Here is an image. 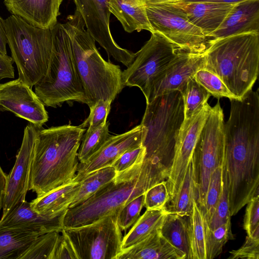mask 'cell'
Here are the masks:
<instances>
[{
  "mask_svg": "<svg viewBox=\"0 0 259 259\" xmlns=\"http://www.w3.org/2000/svg\"><path fill=\"white\" fill-rule=\"evenodd\" d=\"M230 101L222 167L232 217L259 196V94L250 91Z\"/></svg>",
  "mask_w": 259,
  "mask_h": 259,
  "instance_id": "1",
  "label": "cell"
},
{
  "mask_svg": "<svg viewBox=\"0 0 259 259\" xmlns=\"http://www.w3.org/2000/svg\"><path fill=\"white\" fill-rule=\"evenodd\" d=\"M169 169L148 158L122 171L85 201L68 208L63 228L93 223L101 218L119 211L126 204L144 194L154 185L167 179Z\"/></svg>",
  "mask_w": 259,
  "mask_h": 259,
  "instance_id": "2",
  "label": "cell"
},
{
  "mask_svg": "<svg viewBox=\"0 0 259 259\" xmlns=\"http://www.w3.org/2000/svg\"><path fill=\"white\" fill-rule=\"evenodd\" d=\"M85 128L70 124L39 130L32 158L29 190L36 197L72 182Z\"/></svg>",
  "mask_w": 259,
  "mask_h": 259,
  "instance_id": "3",
  "label": "cell"
},
{
  "mask_svg": "<svg viewBox=\"0 0 259 259\" xmlns=\"http://www.w3.org/2000/svg\"><path fill=\"white\" fill-rule=\"evenodd\" d=\"M63 24L70 38L86 104L90 108L100 99L112 103L124 87L120 67L102 57L77 10Z\"/></svg>",
  "mask_w": 259,
  "mask_h": 259,
  "instance_id": "4",
  "label": "cell"
},
{
  "mask_svg": "<svg viewBox=\"0 0 259 259\" xmlns=\"http://www.w3.org/2000/svg\"><path fill=\"white\" fill-rule=\"evenodd\" d=\"M203 68L216 74L238 100L252 90L258 75L259 33L209 40Z\"/></svg>",
  "mask_w": 259,
  "mask_h": 259,
  "instance_id": "5",
  "label": "cell"
},
{
  "mask_svg": "<svg viewBox=\"0 0 259 259\" xmlns=\"http://www.w3.org/2000/svg\"><path fill=\"white\" fill-rule=\"evenodd\" d=\"M184 119V103L179 91L158 96L147 104L141 123L144 130L142 146L146 149V158L169 169Z\"/></svg>",
  "mask_w": 259,
  "mask_h": 259,
  "instance_id": "6",
  "label": "cell"
},
{
  "mask_svg": "<svg viewBox=\"0 0 259 259\" xmlns=\"http://www.w3.org/2000/svg\"><path fill=\"white\" fill-rule=\"evenodd\" d=\"M53 47L47 71L34 87L45 106L56 108L64 102L86 104L83 89L76 68L69 35L63 24L52 28Z\"/></svg>",
  "mask_w": 259,
  "mask_h": 259,
  "instance_id": "7",
  "label": "cell"
},
{
  "mask_svg": "<svg viewBox=\"0 0 259 259\" xmlns=\"http://www.w3.org/2000/svg\"><path fill=\"white\" fill-rule=\"evenodd\" d=\"M5 23L18 78L32 88L47 71L53 47L52 28L34 26L14 15L5 19Z\"/></svg>",
  "mask_w": 259,
  "mask_h": 259,
  "instance_id": "8",
  "label": "cell"
},
{
  "mask_svg": "<svg viewBox=\"0 0 259 259\" xmlns=\"http://www.w3.org/2000/svg\"><path fill=\"white\" fill-rule=\"evenodd\" d=\"M119 211L83 226L63 228L76 259H117L122 250V236L118 223Z\"/></svg>",
  "mask_w": 259,
  "mask_h": 259,
  "instance_id": "9",
  "label": "cell"
},
{
  "mask_svg": "<svg viewBox=\"0 0 259 259\" xmlns=\"http://www.w3.org/2000/svg\"><path fill=\"white\" fill-rule=\"evenodd\" d=\"M146 8L153 33L164 38L178 51L205 52L209 39L179 9L166 3L146 5Z\"/></svg>",
  "mask_w": 259,
  "mask_h": 259,
  "instance_id": "10",
  "label": "cell"
},
{
  "mask_svg": "<svg viewBox=\"0 0 259 259\" xmlns=\"http://www.w3.org/2000/svg\"><path fill=\"white\" fill-rule=\"evenodd\" d=\"M178 50L166 39L155 33L136 53L122 73L124 87H138L146 102L161 75L177 55Z\"/></svg>",
  "mask_w": 259,
  "mask_h": 259,
  "instance_id": "11",
  "label": "cell"
},
{
  "mask_svg": "<svg viewBox=\"0 0 259 259\" xmlns=\"http://www.w3.org/2000/svg\"><path fill=\"white\" fill-rule=\"evenodd\" d=\"M224 118L219 101L211 107L198 138L194 153L197 161L196 202L201 209L211 174L221 166L225 151Z\"/></svg>",
  "mask_w": 259,
  "mask_h": 259,
  "instance_id": "12",
  "label": "cell"
},
{
  "mask_svg": "<svg viewBox=\"0 0 259 259\" xmlns=\"http://www.w3.org/2000/svg\"><path fill=\"white\" fill-rule=\"evenodd\" d=\"M211 108L206 103L200 111L190 118L184 119L181 124L177 137L168 175L165 181L170 197L169 201L174 198L181 186Z\"/></svg>",
  "mask_w": 259,
  "mask_h": 259,
  "instance_id": "13",
  "label": "cell"
},
{
  "mask_svg": "<svg viewBox=\"0 0 259 259\" xmlns=\"http://www.w3.org/2000/svg\"><path fill=\"white\" fill-rule=\"evenodd\" d=\"M82 17L85 26L98 42L118 62L128 67L135 53L119 47L113 39L110 29L109 0H73Z\"/></svg>",
  "mask_w": 259,
  "mask_h": 259,
  "instance_id": "14",
  "label": "cell"
},
{
  "mask_svg": "<svg viewBox=\"0 0 259 259\" xmlns=\"http://www.w3.org/2000/svg\"><path fill=\"white\" fill-rule=\"evenodd\" d=\"M41 127L29 123L24 129L14 165L7 175L1 218L15 205L26 200V194L29 191L30 172L34 145Z\"/></svg>",
  "mask_w": 259,
  "mask_h": 259,
  "instance_id": "15",
  "label": "cell"
},
{
  "mask_svg": "<svg viewBox=\"0 0 259 259\" xmlns=\"http://www.w3.org/2000/svg\"><path fill=\"white\" fill-rule=\"evenodd\" d=\"M19 78L0 83V111H8L39 127L48 121L45 105Z\"/></svg>",
  "mask_w": 259,
  "mask_h": 259,
  "instance_id": "16",
  "label": "cell"
},
{
  "mask_svg": "<svg viewBox=\"0 0 259 259\" xmlns=\"http://www.w3.org/2000/svg\"><path fill=\"white\" fill-rule=\"evenodd\" d=\"M144 132L140 124L124 133L110 136L102 147L85 162L79 163L73 181L79 183L91 173L111 166L126 151L142 146Z\"/></svg>",
  "mask_w": 259,
  "mask_h": 259,
  "instance_id": "17",
  "label": "cell"
},
{
  "mask_svg": "<svg viewBox=\"0 0 259 259\" xmlns=\"http://www.w3.org/2000/svg\"><path fill=\"white\" fill-rule=\"evenodd\" d=\"M68 208L46 215L34 211L26 200L15 205L0 220V230L15 229L45 234L63 229V220Z\"/></svg>",
  "mask_w": 259,
  "mask_h": 259,
  "instance_id": "18",
  "label": "cell"
},
{
  "mask_svg": "<svg viewBox=\"0 0 259 259\" xmlns=\"http://www.w3.org/2000/svg\"><path fill=\"white\" fill-rule=\"evenodd\" d=\"M204 64V54L178 51L176 57L154 85L146 103L158 96L176 91L181 92L196 72L203 68Z\"/></svg>",
  "mask_w": 259,
  "mask_h": 259,
  "instance_id": "19",
  "label": "cell"
},
{
  "mask_svg": "<svg viewBox=\"0 0 259 259\" xmlns=\"http://www.w3.org/2000/svg\"><path fill=\"white\" fill-rule=\"evenodd\" d=\"M182 11L194 25L200 28L209 40L210 35L221 25L235 5L209 2H165Z\"/></svg>",
  "mask_w": 259,
  "mask_h": 259,
  "instance_id": "20",
  "label": "cell"
},
{
  "mask_svg": "<svg viewBox=\"0 0 259 259\" xmlns=\"http://www.w3.org/2000/svg\"><path fill=\"white\" fill-rule=\"evenodd\" d=\"M63 0H5L12 15L42 29L52 28L57 23L60 6Z\"/></svg>",
  "mask_w": 259,
  "mask_h": 259,
  "instance_id": "21",
  "label": "cell"
},
{
  "mask_svg": "<svg viewBox=\"0 0 259 259\" xmlns=\"http://www.w3.org/2000/svg\"><path fill=\"white\" fill-rule=\"evenodd\" d=\"M246 33H259V0H246L235 4L209 38L215 40Z\"/></svg>",
  "mask_w": 259,
  "mask_h": 259,
  "instance_id": "22",
  "label": "cell"
},
{
  "mask_svg": "<svg viewBox=\"0 0 259 259\" xmlns=\"http://www.w3.org/2000/svg\"><path fill=\"white\" fill-rule=\"evenodd\" d=\"M159 229L140 242L122 249L117 259H184Z\"/></svg>",
  "mask_w": 259,
  "mask_h": 259,
  "instance_id": "23",
  "label": "cell"
},
{
  "mask_svg": "<svg viewBox=\"0 0 259 259\" xmlns=\"http://www.w3.org/2000/svg\"><path fill=\"white\" fill-rule=\"evenodd\" d=\"M109 11L128 33L146 30L153 33L142 0H109Z\"/></svg>",
  "mask_w": 259,
  "mask_h": 259,
  "instance_id": "24",
  "label": "cell"
},
{
  "mask_svg": "<svg viewBox=\"0 0 259 259\" xmlns=\"http://www.w3.org/2000/svg\"><path fill=\"white\" fill-rule=\"evenodd\" d=\"M197 161L195 154L187 166L181 186L174 198L170 201L168 212L181 217H188L192 210L193 203L197 198Z\"/></svg>",
  "mask_w": 259,
  "mask_h": 259,
  "instance_id": "25",
  "label": "cell"
},
{
  "mask_svg": "<svg viewBox=\"0 0 259 259\" xmlns=\"http://www.w3.org/2000/svg\"><path fill=\"white\" fill-rule=\"evenodd\" d=\"M80 183L71 182L32 200L30 205L36 212L46 215L53 214L68 208L77 193Z\"/></svg>",
  "mask_w": 259,
  "mask_h": 259,
  "instance_id": "26",
  "label": "cell"
},
{
  "mask_svg": "<svg viewBox=\"0 0 259 259\" xmlns=\"http://www.w3.org/2000/svg\"><path fill=\"white\" fill-rule=\"evenodd\" d=\"M159 230L162 236L183 255L184 259H190L188 223L185 217L168 212Z\"/></svg>",
  "mask_w": 259,
  "mask_h": 259,
  "instance_id": "27",
  "label": "cell"
},
{
  "mask_svg": "<svg viewBox=\"0 0 259 259\" xmlns=\"http://www.w3.org/2000/svg\"><path fill=\"white\" fill-rule=\"evenodd\" d=\"M168 213L166 206L159 209H146L122 238V249L128 248L144 239L158 230Z\"/></svg>",
  "mask_w": 259,
  "mask_h": 259,
  "instance_id": "28",
  "label": "cell"
},
{
  "mask_svg": "<svg viewBox=\"0 0 259 259\" xmlns=\"http://www.w3.org/2000/svg\"><path fill=\"white\" fill-rule=\"evenodd\" d=\"M39 233L15 229L0 230V259H19Z\"/></svg>",
  "mask_w": 259,
  "mask_h": 259,
  "instance_id": "29",
  "label": "cell"
},
{
  "mask_svg": "<svg viewBox=\"0 0 259 259\" xmlns=\"http://www.w3.org/2000/svg\"><path fill=\"white\" fill-rule=\"evenodd\" d=\"M190 259H206L205 243V220L195 200L188 217Z\"/></svg>",
  "mask_w": 259,
  "mask_h": 259,
  "instance_id": "30",
  "label": "cell"
},
{
  "mask_svg": "<svg viewBox=\"0 0 259 259\" xmlns=\"http://www.w3.org/2000/svg\"><path fill=\"white\" fill-rule=\"evenodd\" d=\"M116 175L117 172L110 166L96 170L87 176L79 182V190L68 208L76 206L85 201L113 180Z\"/></svg>",
  "mask_w": 259,
  "mask_h": 259,
  "instance_id": "31",
  "label": "cell"
},
{
  "mask_svg": "<svg viewBox=\"0 0 259 259\" xmlns=\"http://www.w3.org/2000/svg\"><path fill=\"white\" fill-rule=\"evenodd\" d=\"M60 232L53 231L38 236L22 252L19 259H55Z\"/></svg>",
  "mask_w": 259,
  "mask_h": 259,
  "instance_id": "32",
  "label": "cell"
},
{
  "mask_svg": "<svg viewBox=\"0 0 259 259\" xmlns=\"http://www.w3.org/2000/svg\"><path fill=\"white\" fill-rule=\"evenodd\" d=\"M109 123L105 124L95 128H88L82 137L78 150L77 157L79 163L85 162L92 155L96 153L104 144L110 137L109 133Z\"/></svg>",
  "mask_w": 259,
  "mask_h": 259,
  "instance_id": "33",
  "label": "cell"
},
{
  "mask_svg": "<svg viewBox=\"0 0 259 259\" xmlns=\"http://www.w3.org/2000/svg\"><path fill=\"white\" fill-rule=\"evenodd\" d=\"M180 92L184 103V119H188L200 111L211 96L194 78Z\"/></svg>",
  "mask_w": 259,
  "mask_h": 259,
  "instance_id": "34",
  "label": "cell"
},
{
  "mask_svg": "<svg viewBox=\"0 0 259 259\" xmlns=\"http://www.w3.org/2000/svg\"><path fill=\"white\" fill-rule=\"evenodd\" d=\"M234 239L231 219L214 230L209 228L205 221V243L206 259H213L217 257L222 252L226 243Z\"/></svg>",
  "mask_w": 259,
  "mask_h": 259,
  "instance_id": "35",
  "label": "cell"
},
{
  "mask_svg": "<svg viewBox=\"0 0 259 259\" xmlns=\"http://www.w3.org/2000/svg\"><path fill=\"white\" fill-rule=\"evenodd\" d=\"M223 187L222 167H216L211 174L204 204L201 210L207 222L212 216L220 200Z\"/></svg>",
  "mask_w": 259,
  "mask_h": 259,
  "instance_id": "36",
  "label": "cell"
},
{
  "mask_svg": "<svg viewBox=\"0 0 259 259\" xmlns=\"http://www.w3.org/2000/svg\"><path fill=\"white\" fill-rule=\"evenodd\" d=\"M194 79L202 85L211 96L220 99L227 98L229 100L238 99L229 91L223 81L216 74L204 68L197 71Z\"/></svg>",
  "mask_w": 259,
  "mask_h": 259,
  "instance_id": "37",
  "label": "cell"
},
{
  "mask_svg": "<svg viewBox=\"0 0 259 259\" xmlns=\"http://www.w3.org/2000/svg\"><path fill=\"white\" fill-rule=\"evenodd\" d=\"M144 194L141 195L126 204L119 211L117 223L121 231H126L140 217L141 211L144 207Z\"/></svg>",
  "mask_w": 259,
  "mask_h": 259,
  "instance_id": "38",
  "label": "cell"
},
{
  "mask_svg": "<svg viewBox=\"0 0 259 259\" xmlns=\"http://www.w3.org/2000/svg\"><path fill=\"white\" fill-rule=\"evenodd\" d=\"M165 181L154 185L144 194V207L146 209H161L169 202L170 197Z\"/></svg>",
  "mask_w": 259,
  "mask_h": 259,
  "instance_id": "39",
  "label": "cell"
},
{
  "mask_svg": "<svg viewBox=\"0 0 259 259\" xmlns=\"http://www.w3.org/2000/svg\"><path fill=\"white\" fill-rule=\"evenodd\" d=\"M228 259H259V227L251 236H246L243 244L229 251Z\"/></svg>",
  "mask_w": 259,
  "mask_h": 259,
  "instance_id": "40",
  "label": "cell"
},
{
  "mask_svg": "<svg viewBox=\"0 0 259 259\" xmlns=\"http://www.w3.org/2000/svg\"><path fill=\"white\" fill-rule=\"evenodd\" d=\"M111 103L107 100L100 99L90 107L89 117L81 124L82 127L95 128L105 124L111 109Z\"/></svg>",
  "mask_w": 259,
  "mask_h": 259,
  "instance_id": "41",
  "label": "cell"
},
{
  "mask_svg": "<svg viewBox=\"0 0 259 259\" xmlns=\"http://www.w3.org/2000/svg\"><path fill=\"white\" fill-rule=\"evenodd\" d=\"M231 218L227 191L223 180L220 200L212 216L206 223L210 229L214 230L230 220Z\"/></svg>",
  "mask_w": 259,
  "mask_h": 259,
  "instance_id": "42",
  "label": "cell"
},
{
  "mask_svg": "<svg viewBox=\"0 0 259 259\" xmlns=\"http://www.w3.org/2000/svg\"><path fill=\"white\" fill-rule=\"evenodd\" d=\"M145 156L146 149L142 145L124 152L115 160L111 166L117 172H121L143 161Z\"/></svg>",
  "mask_w": 259,
  "mask_h": 259,
  "instance_id": "43",
  "label": "cell"
},
{
  "mask_svg": "<svg viewBox=\"0 0 259 259\" xmlns=\"http://www.w3.org/2000/svg\"><path fill=\"white\" fill-rule=\"evenodd\" d=\"M246 205L243 227L250 236L259 227V196L253 197Z\"/></svg>",
  "mask_w": 259,
  "mask_h": 259,
  "instance_id": "44",
  "label": "cell"
},
{
  "mask_svg": "<svg viewBox=\"0 0 259 259\" xmlns=\"http://www.w3.org/2000/svg\"><path fill=\"white\" fill-rule=\"evenodd\" d=\"M76 259L75 253L66 237L63 234L55 254V259Z\"/></svg>",
  "mask_w": 259,
  "mask_h": 259,
  "instance_id": "45",
  "label": "cell"
},
{
  "mask_svg": "<svg viewBox=\"0 0 259 259\" xmlns=\"http://www.w3.org/2000/svg\"><path fill=\"white\" fill-rule=\"evenodd\" d=\"M14 61L11 57L0 53V81L4 78L15 77Z\"/></svg>",
  "mask_w": 259,
  "mask_h": 259,
  "instance_id": "46",
  "label": "cell"
},
{
  "mask_svg": "<svg viewBox=\"0 0 259 259\" xmlns=\"http://www.w3.org/2000/svg\"><path fill=\"white\" fill-rule=\"evenodd\" d=\"M8 44L5 20L0 16V53L7 55L6 46Z\"/></svg>",
  "mask_w": 259,
  "mask_h": 259,
  "instance_id": "47",
  "label": "cell"
},
{
  "mask_svg": "<svg viewBox=\"0 0 259 259\" xmlns=\"http://www.w3.org/2000/svg\"><path fill=\"white\" fill-rule=\"evenodd\" d=\"M7 180V175L0 165V212L2 210Z\"/></svg>",
  "mask_w": 259,
  "mask_h": 259,
  "instance_id": "48",
  "label": "cell"
},
{
  "mask_svg": "<svg viewBox=\"0 0 259 259\" xmlns=\"http://www.w3.org/2000/svg\"><path fill=\"white\" fill-rule=\"evenodd\" d=\"M185 2H209L222 4L235 5L246 0H178Z\"/></svg>",
  "mask_w": 259,
  "mask_h": 259,
  "instance_id": "49",
  "label": "cell"
},
{
  "mask_svg": "<svg viewBox=\"0 0 259 259\" xmlns=\"http://www.w3.org/2000/svg\"><path fill=\"white\" fill-rule=\"evenodd\" d=\"M145 5L164 3L177 0H142Z\"/></svg>",
  "mask_w": 259,
  "mask_h": 259,
  "instance_id": "50",
  "label": "cell"
}]
</instances>
